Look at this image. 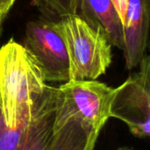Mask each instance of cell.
I'll return each mask as SVG.
<instances>
[{"label": "cell", "instance_id": "obj_14", "mask_svg": "<svg viewBox=\"0 0 150 150\" xmlns=\"http://www.w3.org/2000/svg\"><path fill=\"white\" fill-rule=\"evenodd\" d=\"M117 150H135L133 149H130V148H127V147H122V148H120Z\"/></svg>", "mask_w": 150, "mask_h": 150}, {"label": "cell", "instance_id": "obj_8", "mask_svg": "<svg viewBox=\"0 0 150 150\" xmlns=\"http://www.w3.org/2000/svg\"><path fill=\"white\" fill-rule=\"evenodd\" d=\"M81 15L106 34L112 46L123 48V25L111 0H80Z\"/></svg>", "mask_w": 150, "mask_h": 150}, {"label": "cell", "instance_id": "obj_13", "mask_svg": "<svg viewBox=\"0 0 150 150\" xmlns=\"http://www.w3.org/2000/svg\"><path fill=\"white\" fill-rule=\"evenodd\" d=\"M15 1L16 0H0V18L3 21L13 6Z\"/></svg>", "mask_w": 150, "mask_h": 150}, {"label": "cell", "instance_id": "obj_9", "mask_svg": "<svg viewBox=\"0 0 150 150\" xmlns=\"http://www.w3.org/2000/svg\"><path fill=\"white\" fill-rule=\"evenodd\" d=\"M98 134L77 120H69L56 129L49 150H94Z\"/></svg>", "mask_w": 150, "mask_h": 150}, {"label": "cell", "instance_id": "obj_15", "mask_svg": "<svg viewBox=\"0 0 150 150\" xmlns=\"http://www.w3.org/2000/svg\"><path fill=\"white\" fill-rule=\"evenodd\" d=\"M2 24H3V20L0 18V31H1V25H2Z\"/></svg>", "mask_w": 150, "mask_h": 150}, {"label": "cell", "instance_id": "obj_3", "mask_svg": "<svg viewBox=\"0 0 150 150\" xmlns=\"http://www.w3.org/2000/svg\"><path fill=\"white\" fill-rule=\"evenodd\" d=\"M115 89L96 80H70L56 88L54 132L69 120H77L99 134L111 118Z\"/></svg>", "mask_w": 150, "mask_h": 150}, {"label": "cell", "instance_id": "obj_2", "mask_svg": "<svg viewBox=\"0 0 150 150\" xmlns=\"http://www.w3.org/2000/svg\"><path fill=\"white\" fill-rule=\"evenodd\" d=\"M54 26L69 59L70 80H96L112 63V44L105 32L80 13L59 18Z\"/></svg>", "mask_w": 150, "mask_h": 150}, {"label": "cell", "instance_id": "obj_6", "mask_svg": "<svg viewBox=\"0 0 150 150\" xmlns=\"http://www.w3.org/2000/svg\"><path fill=\"white\" fill-rule=\"evenodd\" d=\"M56 88L47 85L36 100L16 150H49L54 138Z\"/></svg>", "mask_w": 150, "mask_h": 150}, {"label": "cell", "instance_id": "obj_11", "mask_svg": "<svg viewBox=\"0 0 150 150\" xmlns=\"http://www.w3.org/2000/svg\"><path fill=\"white\" fill-rule=\"evenodd\" d=\"M28 121L23 122L14 128H10L5 125L0 111V150L17 149Z\"/></svg>", "mask_w": 150, "mask_h": 150}, {"label": "cell", "instance_id": "obj_10", "mask_svg": "<svg viewBox=\"0 0 150 150\" xmlns=\"http://www.w3.org/2000/svg\"><path fill=\"white\" fill-rule=\"evenodd\" d=\"M33 4L37 6L44 15L59 18L78 13L80 0H33Z\"/></svg>", "mask_w": 150, "mask_h": 150}, {"label": "cell", "instance_id": "obj_12", "mask_svg": "<svg viewBox=\"0 0 150 150\" xmlns=\"http://www.w3.org/2000/svg\"><path fill=\"white\" fill-rule=\"evenodd\" d=\"M111 1L120 18L122 25H124L126 13H127V0H111Z\"/></svg>", "mask_w": 150, "mask_h": 150}, {"label": "cell", "instance_id": "obj_1", "mask_svg": "<svg viewBox=\"0 0 150 150\" xmlns=\"http://www.w3.org/2000/svg\"><path fill=\"white\" fill-rule=\"evenodd\" d=\"M47 85L23 45L11 39L0 47V111L8 127L29 120L34 103Z\"/></svg>", "mask_w": 150, "mask_h": 150}, {"label": "cell", "instance_id": "obj_4", "mask_svg": "<svg viewBox=\"0 0 150 150\" xmlns=\"http://www.w3.org/2000/svg\"><path fill=\"white\" fill-rule=\"evenodd\" d=\"M139 71L115 88L111 117L123 121L136 137L147 138L150 134V61L145 55Z\"/></svg>", "mask_w": 150, "mask_h": 150}, {"label": "cell", "instance_id": "obj_5", "mask_svg": "<svg viewBox=\"0 0 150 150\" xmlns=\"http://www.w3.org/2000/svg\"><path fill=\"white\" fill-rule=\"evenodd\" d=\"M23 47L39 66L46 83L70 81L67 47L54 21L38 19L28 22Z\"/></svg>", "mask_w": 150, "mask_h": 150}, {"label": "cell", "instance_id": "obj_7", "mask_svg": "<svg viewBox=\"0 0 150 150\" xmlns=\"http://www.w3.org/2000/svg\"><path fill=\"white\" fill-rule=\"evenodd\" d=\"M149 0H127L123 25V52L126 67L133 70L146 55L149 44Z\"/></svg>", "mask_w": 150, "mask_h": 150}]
</instances>
